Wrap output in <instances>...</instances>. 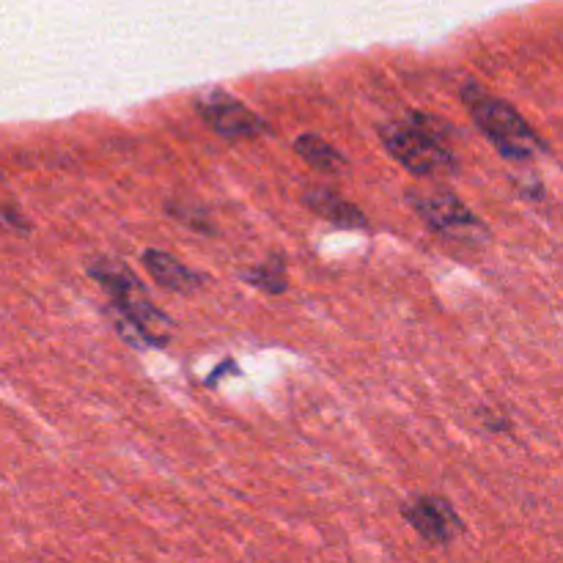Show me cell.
Returning a JSON list of instances; mask_svg holds the SVG:
<instances>
[{"label": "cell", "mask_w": 563, "mask_h": 563, "mask_svg": "<svg viewBox=\"0 0 563 563\" xmlns=\"http://www.w3.org/2000/svg\"><path fill=\"white\" fill-rule=\"evenodd\" d=\"M88 275L108 291V317L115 333L135 350H163L170 341V319L148 297L146 286L126 264L113 256L88 262Z\"/></svg>", "instance_id": "1"}, {"label": "cell", "mask_w": 563, "mask_h": 563, "mask_svg": "<svg viewBox=\"0 0 563 563\" xmlns=\"http://www.w3.org/2000/svg\"><path fill=\"white\" fill-rule=\"evenodd\" d=\"M462 102H465L467 113L473 115L478 130L498 148L500 157L511 159V163H531V159L548 154L544 137L506 99L493 97L476 82H467L462 88Z\"/></svg>", "instance_id": "2"}, {"label": "cell", "mask_w": 563, "mask_h": 563, "mask_svg": "<svg viewBox=\"0 0 563 563\" xmlns=\"http://www.w3.org/2000/svg\"><path fill=\"white\" fill-rule=\"evenodd\" d=\"M429 115L410 113L407 121L379 126L385 152L416 176H451L460 170V159L445 148L443 135L449 130H432Z\"/></svg>", "instance_id": "3"}, {"label": "cell", "mask_w": 563, "mask_h": 563, "mask_svg": "<svg viewBox=\"0 0 563 563\" xmlns=\"http://www.w3.org/2000/svg\"><path fill=\"white\" fill-rule=\"evenodd\" d=\"M407 203L416 209L429 231L460 245L478 247L489 242V229L456 192L445 187H429V190H407Z\"/></svg>", "instance_id": "4"}, {"label": "cell", "mask_w": 563, "mask_h": 563, "mask_svg": "<svg viewBox=\"0 0 563 563\" xmlns=\"http://www.w3.org/2000/svg\"><path fill=\"white\" fill-rule=\"evenodd\" d=\"M192 104H196V113L201 115L203 124L225 141H253V137L269 132V124L262 115H256L245 102L225 91H207L196 97Z\"/></svg>", "instance_id": "5"}, {"label": "cell", "mask_w": 563, "mask_h": 563, "mask_svg": "<svg viewBox=\"0 0 563 563\" xmlns=\"http://www.w3.org/2000/svg\"><path fill=\"white\" fill-rule=\"evenodd\" d=\"M405 520L427 539L429 544H449L451 539L460 537L462 520L454 511V506L443 498L421 495V498L405 504Z\"/></svg>", "instance_id": "6"}, {"label": "cell", "mask_w": 563, "mask_h": 563, "mask_svg": "<svg viewBox=\"0 0 563 563\" xmlns=\"http://www.w3.org/2000/svg\"><path fill=\"white\" fill-rule=\"evenodd\" d=\"M302 201H306V207L311 209L313 214H319V218L328 220V223L339 225V229H366L368 225L363 209H357L355 203L346 201L344 196H339V192L330 190V187H306Z\"/></svg>", "instance_id": "7"}, {"label": "cell", "mask_w": 563, "mask_h": 563, "mask_svg": "<svg viewBox=\"0 0 563 563\" xmlns=\"http://www.w3.org/2000/svg\"><path fill=\"white\" fill-rule=\"evenodd\" d=\"M141 258L143 267L148 269V275H152L163 289L176 291V295H192V291H198L203 286L201 275L192 273L190 267H185V264L176 256H170V253L148 247V251H143Z\"/></svg>", "instance_id": "8"}, {"label": "cell", "mask_w": 563, "mask_h": 563, "mask_svg": "<svg viewBox=\"0 0 563 563\" xmlns=\"http://www.w3.org/2000/svg\"><path fill=\"white\" fill-rule=\"evenodd\" d=\"M295 152L300 154L313 170H322V174H344V170L350 168V159H346L333 143H328L319 135H311V132L297 137Z\"/></svg>", "instance_id": "9"}, {"label": "cell", "mask_w": 563, "mask_h": 563, "mask_svg": "<svg viewBox=\"0 0 563 563\" xmlns=\"http://www.w3.org/2000/svg\"><path fill=\"white\" fill-rule=\"evenodd\" d=\"M245 284L256 286V289L267 291V295H284L286 291V262L284 256H269L264 264H256V267L245 269L242 273Z\"/></svg>", "instance_id": "10"}, {"label": "cell", "mask_w": 563, "mask_h": 563, "mask_svg": "<svg viewBox=\"0 0 563 563\" xmlns=\"http://www.w3.org/2000/svg\"><path fill=\"white\" fill-rule=\"evenodd\" d=\"M165 212H168L174 220H179V223H185L187 229L198 231V234H207V236L214 234L212 214H209L207 209L196 207V203L185 201V198H170V201H165Z\"/></svg>", "instance_id": "11"}, {"label": "cell", "mask_w": 563, "mask_h": 563, "mask_svg": "<svg viewBox=\"0 0 563 563\" xmlns=\"http://www.w3.org/2000/svg\"><path fill=\"white\" fill-rule=\"evenodd\" d=\"M0 231L3 234H27L31 223H27L25 214L14 207H0Z\"/></svg>", "instance_id": "12"}]
</instances>
